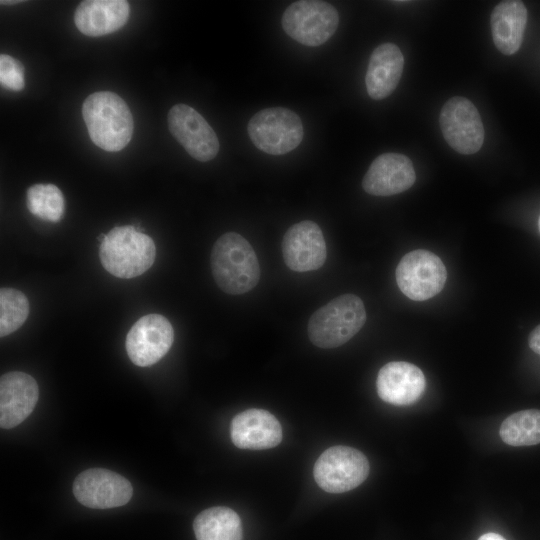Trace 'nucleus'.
Masks as SVG:
<instances>
[{"label": "nucleus", "mask_w": 540, "mask_h": 540, "mask_svg": "<svg viewBox=\"0 0 540 540\" xmlns=\"http://www.w3.org/2000/svg\"><path fill=\"white\" fill-rule=\"evenodd\" d=\"M210 265L214 281L227 294L247 293L260 279V265L253 247L235 232L225 233L216 240Z\"/></svg>", "instance_id": "obj_1"}, {"label": "nucleus", "mask_w": 540, "mask_h": 540, "mask_svg": "<svg viewBox=\"0 0 540 540\" xmlns=\"http://www.w3.org/2000/svg\"><path fill=\"white\" fill-rule=\"evenodd\" d=\"M82 115L90 139L99 148L116 152L130 142L133 118L119 95L109 91L90 94L83 103Z\"/></svg>", "instance_id": "obj_2"}, {"label": "nucleus", "mask_w": 540, "mask_h": 540, "mask_svg": "<svg viewBox=\"0 0 540 540\" xmlns=\"http://www.w3.org/2000/svg\"><path fill=\"white\" fill-rule=\"evenodd\" d=\"M99 257L104 269L118 278H134L154 263L152 238L131 225L113 228L101 241Z\"/></svg>", "instance_id": "obj_3"}, {"label": "nucleus", "mask_w": 540, "mask_h": 540, "mask_svg": "<svg viewBox=\"0 0 540 540\" xmlns=\"http://www.w3.org/2000/svg\"><path fill=\"white\" fill-rule=\"evenodd\" d=\"M365 322L363 301L357 295L343 294L311 315L307 325L308 337L319 348H336L354 337Z\"/></svg>", "instance_id": "obj_4"}, {"label": "nucleus", "mask_w": 540, "mask_h": 540, "mask_svg": "<svg viewBox=\"0 0 540 540\" xmlns=\"http://www.w3.org/2000/svg\"><path fill=\"white\" fill-rule=\"evenodd\" d=\"M247 131L253 144L270 155H283L294 150L303 138L300 117L283 107L260 110L249 120Z\"/></svg>", "instance_id": "obj_5"}, {"label": "nucleus", "mask_w": 540, "mask_h": 540, "mask_svg": "<svg viewBox=\"0 0 540 540\" xmlns=\"http://www.w3.org/2000/svg\"><path fill=\"white\" fill-rule=\"evenodd\" d=\"M285 33L306 46L324 44L335 33L339 15L333 5L319 0H300L290 4L281 20Z\"/></svg>", "instance_id": "obj_6"}, {"label": "nucleus", "mask_w": 540, "mask_h": 540, "mask_svg": "<svg viewBox=\"0 0 540 540\" xmlns=\"http://www.w3.org/2000/svg\"><path fill=\"white\" fill-rule=\"evenodd\" d=\"M369 462L359 450L348 446H333L317 459L313 475L321 489L328 493H343L358 487L369 474Z\"/></svg>", "instance_id": "obj_7"}, {"label": "nucleus", "mask_w": 540, "mask_h": 540, "mask_svg": "<svg viewBox=\"0 0 540 540\" xmlns=\"http://www.w3.org/2000/svg\"><path fill=\"white\" fill-rule=\"evenodd\" d=\"M447 279L442 260L434 253L418 249L405 254L396 268L401 292L414 301H425L437 295Z\"/></svg>", "instance_id": "obj_8"}, {"label": "nucleus", "mask_w": 540, "mask_h": 540, "mask_svg": "<svg viewBox=\"0 0 540 540\" xmlns=\"http://www.w3.org/2000/svg\"><path fill=\"white\" fill-rule=\"evenodd\" d=\"M439 124L446 142L458 153L474 154L484 142V127L475 105L467 98L455 96L443 105Z\"/></svg>", "instance_id": "obj_9"}, {"label": "nucleus", "mask_w": 540, "mask_h": 540, "mask_svg": "<svg viewBox=\"0 0 540 540\" xmlns=\"http://www.w3.org/2000/svg\"><path fill=\"white\" fill-rule=\"evenodd\" d=\"M174 331L169 320L160 314L139 318L127 333L125 348L137 366L147 367L166 355L173 344Z\"/></svg>", "instance_id": "obj_10"}, {"label": "nucleus", "mask_w": 540, "mask_h": 540, "mask_svg": "<svg viewBox=\"0 0 540 540\" xmlns=\"http://www.w3.org/2000/svg\"><path fill=\"white\" fill-rule=\"evenodd\" d=\"M168 127L174 138L194 159L206 162L215 158L220 144L212 127L194 108L174 105L168 113Z\"/></svg>", "instance_id": "obj_11"}, {"label": "nucleus", "mask_w": 540, "mask_h": 540, "mask_svg": "<svg viewBox=\"0 0 540 540\" xmlns=\"http://www.w3.org/2000/svg\"><path fill=\"white\" fill-rule=\"evenodd\" d=\"M75 498L84 506L108 509L125 505L132 497L131 483L120 474L93 468L81 472L73 483Z\"/></svg>", "instance_id": "obj_12"}, {"label": "nucleus", "mask_w": 540, "mask_h": 540, "mask_svg": "<svg viewBox=\"0 0 540 540\" xmlns=\"http://www.w3.org/2000/svg\"><path fill=\"white\" fill-rule=\"evenodd\" d=\"M281 248L285 264L296 272L319 269L327 256L322 230L310 220L292 225L282 239Z\"/></svg>", "instance_id": "obj_13"}, {"label": "nucleus", "mask_w": 540, "mask_h": 540, "mask_svg": "<svg viewBox=\"0 0 540 540\" xmlns=\"http://www.w3.org/2000/svg\"><path fill=\"white\" fill-rule=\"evenodd\" d=\"M416 180L411 160L399 153H384L371 163L362 180L365 192L391 196L408 190Z\"/></svg>", "instance_id": "obj_14"}, {"label": "nucleus", "mask_w": 540, "mask_h": 540, "mask_svg": "<svg viewBox=\"0 0 540 540\" xmlns=\"http://www.w3.org/2000/svg\"><path fill=\"white\" fill-rule=\"evenodd\" d=\"M39 389L27 373L13 371L0 379V426L11 429L22 423L34 410Z\"/></svg>", "instance_id": "obj_15"}, {"label": "nucleus", "mask_w": 540, "mask_h": 540, "mask_svg": "<svg viewBox=\"0 0 540 540\" xmlns=\"http://www.w3.org/2000/svg\"><path fill=\"white\" fill-rule=\"evenodd\" d=\"M425 384V376L420 368L405 361L385 364L376 380L378 396L397 406L415 403L422 396Z\"/></svg>", "instance_id": "obj_16"}, {"label": "nucleus", "mask_w": 540, "mask_h": 540, "mask_svg": "<svg viewBox=\"0 0 540 540\" xmlns=\"http://www.w3.org/2000/svg\"><path fill=\"white\" fill-rule=\"evenodd\" d=\"M230 436L241 449L262 450L277 446L283 437L279 421L264 409L251 408L231 421Z\"/></svg>", "instance_id": "obj_17"}, {"label": "nucleus", "mask_w": 540, "mask_h": 540, "mask_svg": "<svg viewBox=\"0 0 540 540\" xmlns=\"http://www.w3.org/2000/svg\"><path fill=\"white\" fill-rule=\"evenodd\" d=\"M129 14V3L124 0H86L78 5L74 23L82 34L97 37L119 30Z\"/></svg>", "instance_id": "obj_18"}, {"label": "nucleus", "mask_w": 540, "mask_h": 540, "mask_svg": "<svg viewBox=\"0 0 540 540\" xmlns=\"http://www.w3.org/2000/svg\"><path fill=\"white\" fill-rule=\"evenodd\" d=\"M404 67V57L393 43H383L372 52L365 84L368 95L374 100L388 97L397 87Z\"/></svg>", "instance_id": "obj_19"}, {"label": "nucleus", "mask_w": 540, "mask_h": 540, "mask_svg": "<svg viewBox=\"0 0 540 540\" xmlns=\"http://www.w3.org/2000/svg\"><path fill=\"white\" fill-rule=\"evenodd\" d=\"M527 16V9L521 1H502L495 6L490 18L491 32L493 42L501 53L512 55L519 50Z\"/></svg>", "instance_id": "obj_20"}, {"label": "nucleus", "mask_w": 540, "mask_h": 540, "mask_svg": "<svg viewBox=\"0 0 540 540\" xmlns=\"http://www.w3.org/2000/svg\"><path fill=\"white\" fill-rule=\"evenodd\" d=\"M193 529L197 540H242L243 529L239 515L223 506L211 507L199 513Z\"/></svg>", "instance_id": "obj_21"}, {"label": "nucleus", "mask_w": 540, "mask_h": 540, "mask_svg": "<svg viewBox=\"0 0 540 540\" xmlns=\"http://www.w3.org/2000/svg\"><path fill=\"white\" fill-rule=\"evenodd\" d=\"M500 437L511 446L540 443V410L527 409L508 416L500 427Z\"/></svg>", "instance_id": "obj_22"}, {"label": "nucleus", "mask_w": 540, "mask_h": 540, "mask_svg": "<svg viewBox=\"0 0 540 540\" xmlns=\"http://www.w3.org/2000/svg\"><path fill=\"white\" fill-rule=\"evenodd\" d=\"M27 208L34 216L57 222L64 213V197L54 184H35L27 190Z\"/></svg>", "instance_id": "obj_23"}, {"label": "nucleus", "mask_w": 540, "mask_h": 540, "mask_svg": "<svg viewBox=\"0 0 540 540\" xmlns=\"http://www.w3.org/2000/svg\"><path fill=\"white\" fill-rule=\"evenodd\" d=\"M29 315V302L21 291L3 287L0 290V335L7 336L19 329Z\"/></svg>", "instance_id": "obj_24"}, {"label": "nucleus", "mask_w": 540, "mask_h": 540, "mask_svg": "<svg viewBox=\"0 0 540 540\" xmlns=\"http://www.w3.org/2000/svg\"><path fill=\"white\" fill-rule=\"evenodd\" d=\"M0 83L12 91H20L25 86L24 67L10 55H0Z\"/></svg>", "instance_id": "obj_25"}, {"label": "nucleus", "mask_w": 540, "mask_h": 540, "mask_svg": "<svg viewBox=\"0 0 540 540\" xmlns=\"http://www.w3.org/2000/svg\"><path fill=\"white\" fill-rule=\"evenodd\" d=\"M529 347L540 355V325H538L531 333L528 339Z\"/></svg>", "instance_id": "obj_26"}, {"label": "nucleus", "mask_w": 540, "mask_h": 540, "mask_svg": "<svg viewBox=\"0 0 540 540\" xmlns=\"http://www.w3.org/2000/svg\"><path fill=\"white\" fill-rule=\"evenodd\" d=\"M478 540H506V539L497 533H486L480 536Z\"/></svg>", "instance_id": "obj_27"}, {"label": "nucleus", "mask_w": 540, "mask_h": 540, "mask_svg": "<svg viewBox=\"0 0 540 540\" xmlns=\"http://www.w3.org/2000/svg\"><path fill=\"white\" fill-rule=\"evenodd\" d=\"M20 1H1V4H15V3H19Z\"/></svg>", "instance_id": "obj_28"}, {"label": "nucleus", "mask_w": 540, "mask_h": 540, "mask_svg": "<svg viewBox=\"0 0 540 540\" xmlns=\"http://www.w3.org/2000/svg\"><path fill=\"white\" fill-rule=\"evenodd\" d=\"M538 228H539V231H540V216H539V219H538Z\"/></svg>", "instance_id": "obj_29"}]
</instances>
